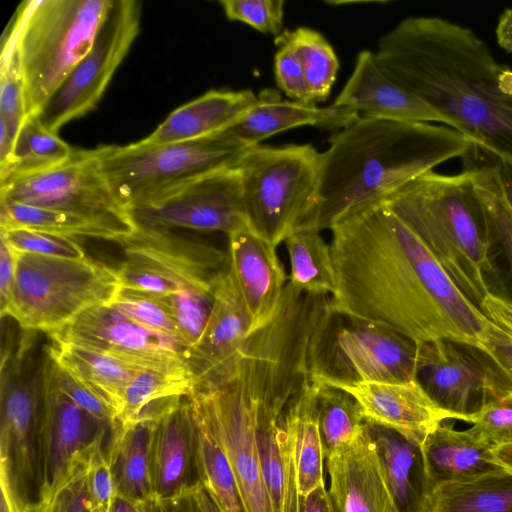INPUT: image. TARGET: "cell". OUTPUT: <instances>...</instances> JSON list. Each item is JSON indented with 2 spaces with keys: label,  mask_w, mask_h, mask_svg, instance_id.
Wrapping results in <instances>:
<instances>
[{
  "label": "cell",
  "mask_w": 512,
  "mask_h": 512,
  "mask_svg": "<svg viewBox=\"0 0 512 512\" xmlns=\"http://www.w3.org/2000/svg\"><path fill=\"white\" fill-rule=\"evenodd\" d=\"M374 55L453 129L512 162V68L471 29L436 16L407 17L379 38Z\"/></svg>",
  "instance_id": "7a4b0ae2"
},
{
  "label": "cell",
  "mask_w": 512,
  "mask_h": 512,
  "mask_svg": "<svg viewBox=\"0 0 512 512\" xmlns=\"http://www.w3.org/2000/svg\"><path fill=\"white\" fill-rule=\"evenodd\" d=\"M327 468L337 512H395L365 425L355 443L327 458Z\"/></svg>",
  "instance_id": "4316f807"
},
{
  "label": "cell",
  "mask_w": 512,
  "mask_h": 512,
  "mask_svg": "<svg viewBox=\"0 0 512 512\" xmlns=\"http://www.w3.org/2000/svg\"><path fill=\"white\" fill-rule=\"evenodd\" d=\"M462 158L473 178L487 222L486 288L488 293L512 304V209L502 189L498 157L473 144Z\"/></svg>",
  "instance_id": "ffe728a7"
},
{
  "label": "cell",
  "mask_w": 512,
  "mask_h": 512,
  "mask_svg": "<svg viewBox=\"0 0 512 512\" xmlns=\"http://www.w3.org/2000/svg\"><path fill=\"white\" fill-rule=\"evenodd\" d=\"M227 237L230 272L254 331L273 318L288 278L276 246L250 229Z\"/></svg>",
  "instance_id": "7402d4cb"
},
{
  "label": "cell",
  "mask_w": 512,
  "mask_h": 512,
  "mask_svg": "<svg viewBox=\"0 0 512 512\" xmlns=\"http://www.w3.org/2000/svg\"><path fill=\"white\" fill-rule=\"evenodd\" d=\"M151 482L156 500L189 495L203 484L197 425L187 396L156 423Z\"/></svg>",
  "instance_id": "d6986e66"
},
{
  "label": "cell",
  "mask_w": 512,
  "mask_h": 512,
  "mask_svg": "<svg viewBox=\"0 0 512 512\" xmlns=\"http://www.w3.org/2000/svg\"><path fill=\"white\" fill-rule=\"evenodd\" d=\"M319 383L312 376L292 399L289 425L294 446L298 490L301 498L325 485L324 451L318 422Z\"/></svg>",
  "instance_id": "1f68e13d"
},
{
  "label": "cell",
  "mask_w": 512,
  "mask_h": 512,
  "mask_svg": "<svg viewBox=\"0 0 512 512\" xmlns=\"http://www.w3.org/2000/svg\"><path fill=\"white\" fill-rule=\"evenodd\" d=\"M427 512H512V471L439 484L431 492Z\"/></svg>",
  "instance_id": "d6a6232c"
},
{
  "label": "cell",
  "mask_w": 512,
  "mask_h": 512,
  "mask_svg": "<svg viewBox=\"0 0 512 512\" xmlns=\"http://www.w3.org/2000/svg\"><path fill=\"white\" fill-rule=\"evenodd\" d=\"M141 2L113 0L90 51L36 115L57 133L65 124L94 110L141 26Z\"/></svg>",
  "instance_id": "9a60e30c"
},
{
  "label": "cell",
  "mask_w": 512,
  "mask_h": 512,
  "mask_svg": "<svg viewBox=\"0 0 512 512\" xmlns=\"http://www.w3.org/2000/svg\"><path fill=\"white\" fill-rule=\"evenodd\" d=\"M111 428L56 387L47 372L46 360L42 422V495L53 490L67 475L75 458L105 439Z\"/></svg>",
  "instance_id": "ac0fdd59"
},
{
  "label": "cell",
  "mask_w": 512,
  "mask_h": 512,
  "mask_svg": "<svg viewBox=\"0 0 512 512\" xmlns=\"http://www.w3.org/2000/svg\"><path fill=\"white\" fill-rule=\"evenodd\" d=\"M45 346L50 357L104 403L118 422L125 390L135 373L144 368L63 341L50 339Z\"/></svg>",
  "instance_id": "f546056e"
},
{
  "label": "cell",
  "mask_w": 512,
  "mask_h": 512,
  "mask_svg": "<svg viewBox=\"0 0 512 512\" xmlns=\"http://www.w3.org/2000/svg\"><path fill=\"white\" fill-rule=\"evenodd\" d=\"M419 343L389 328L331 308L313 350L312 378L321 384L415 380Z\"/></svg>",
  "instance_id": "7c38bea8"
},
{
  "label": "cell",
  "mask_w": 512,
  "mask_h": 512,
  "mask_svg": "<svg viewBox=\"0 0 512 512\" xmlns=\"http://www.w3.org/2000/svg\"><path fill=\"white\" fill-rule=\"evenodd\" d=\"M96 444L78 455L64 479L53 490L43 493L40 501L25 512H91L86 475Z\"/></svg>",
  "instance_id": "b9f144b4"
},
{
  "label": "cell",
  "mask_w": 512,
  "mask_h": 512,
  "mask_svg": "<svg viewBox=\"0 0 512 512\" xmlns=\"http://www.w3.org/2000/svg\"><path fill=\"white\" fill-rule=\"evenodd\" d=\"M14 252V284L4 317L22 330L50 334L94 306L109 305L121 288L117 268L88 256Z\"/></svg>",
  "instance_id": "ba28073f"
},
{
  "label": "cell",
  "mask_w": 512,
  "mask_h": 512,
  "mask_svg": "<svg viewBox=\"0 0 512 512\" xmlns=\"http://www.w3.org/2000/svg\"><path fill=\"white\" fill-rule=\"evenodd\" d=\"M249 148L224 130L190 141L158 145L138 141L94 151L112 190L131 209L165 190L236 166Z\"/></svg>",
  "instance_id": "8fae6325"
},
{
  "label": "cell",
  "mask_w": 512,
  "mask_h": 512,
  "mask_svg": "<svg viewBox=\"0 0 512 512\" xmlns=\"http://www.w3.org/2000/svg\"><path fill=\"white\" fill-rule=\"evenodd\" d=\"M300 512H337V509L329 491L323 485L301 498Z\"/></svg>",
  "instance_id": "db71d44e"
},
{
  "label": "cell",
  "mask_w": 512,
  "mask_h": 512,
  "mask_svg": "<svg viewBox=\"0 0 512 512\" xmlns=\"http://www.w3.org/2000/svg\"><path fill=\"white\" fill-rule=\"evenodd\" d=\"M225 16L263 34L278 36L283 31V0H221Z\"/></svg>",
  "instance_id": "f6af8a7d"
},
{
  "label": "cell",
  "mask_w": 512,
  "mask_h": 512,
  "mask_svg": "<svg viewBox=\"0 0 512 512\" xmlns=\"http://www.w3.org/2000/svg\"><path fill=\"white\" fill-rule=\"evenodd\" d=\"M0 228H25L69 238L86 237L119 243L125 237L102 223L63 211L0 200Z\"/></svg>",
  "instance_id": "d590c367"
},
{
  "label": "cell",
  "mask_w": 512,
  "mask_h": 512,
  "mask_svg": "<svg viewBox=\"0 0 512 512\" xmlns=\"http://www.w3.org/2000/svg\"><path fill=\"white\" fill-rule=\"evenodd\" d=\"M156 510L157 512H195L191 494L170 500H156Z\"/></svg>",
  "instance_id": "6f0895ef"
},
{
  "label": "cell",
  "mask_w": 512,
  "mask_h": 512,
  "mask_svg": "<svg viewBox=\"0 0 512 512\" xmlns=\"http://www.w3.org/2000/svg\"><path fill=\"white\" fill-rule=\"evenodd\" d=\"M330 230L335 312L417 343L451 339L481 346L491 321L384 200L352 212Z\"/></svg>",
  "instance_id": "6da1fadb"
},
{
  "label": "cell",
  "mask_w": 512,
  "mask_h": 512,
  "mask_svg": "<svg viewBox=\"0 0 512 512\" xmlns=\"http://www.w3.org/2000/svg\"><path fill=\"white\" fill-rule=\"evenodd\" d=\"M109 305L140 325L170 335L182 343L172 307L167 299L120 288Z\"/></svg>",
  "instance_id": "7bdbcfd3"
},
{
  "label": "cell",
  "mask_w": 512,
  "mask_h": 512,
  "mask_svg": "<svg viewBox=\"0 0 512 512\" xmlns=\"http://www.w3.org/2000/svg\"><path fill=\"white\" fill-rule=\"evenodd\" d=\"M493 454L499 465L512 471V445L494 449Z\"/></svg>",
  "instance_id": "6125c7cd"
},
{
  "label": "cell",
  "mask_w": 512,
  "mask_h": 512,
  "mask_svg": "<svg viewBox=\"0 0 512 512\" xmlns=\"http://www.w3.org/2000/svg\"><path fill=\"white\" fill-rule=\"evenodd\" d=\"M198 512H225L211 491L205 486H199L191 493Z\"/></svg>",
  "instance_id": "9f6ffc18"
},
{
  "label": "cell",
  "mask_w": 512,
  "mask_h": 512,
  "mask_svg": "<svg viewBox=\"0 0 512 512\" xmlns=\"http://www.w3.org/2000/svg\"><path fill=\"white\" fill-rule=\"evenodd\" d=\"M16 257L13 249L1 239L0 244V310L1 317L6 314L15 277Z\"/></svg>",
  "instance_id": "816d5d0a"
},
{
  "label": "cell",
  "mask_w": 512,
  "mask_h": 512,
  "mask_svg": "<svg viewBox=\"0 0 512 512\" xmlns=\"http://www.w3.org/2000/svg\"><path fill=\"white\" fill-rule=\"evenodd\" d=\"M0 183V200L78 215L115 229L125 239L138 229L130 209L112 190L94 149H74L56 167Z\"/></svg>",
  "instance_id": "4fadbf2b"
},
{
  "label": "cell",
  "mask_w": 512,
  "mask_h": 512,
  "mask_svg": "<svg viewBox=\"0 0 512 512\" xmlns=\"http://www.w3.org/2000/svg\"><path fill=\"white\" fill-rule=\"evenodd\" d=\"M284 243L290 264L288 283L298 292L332 295L335 291L332 253L320 231L296 229Z\"/></svg>",
  "instance_id": "e575fe53"
},
{
  "label": "cell",
  "mask_w": 512,
  "mask_h": 512,
  "mask_svg": "<svg viewBox=\"0 0 512 512\" xmlns=\"http://www.w3.org/2000/svg\"><path fill=\"white\" fill-rule=\"evenodd\" d=\"M118 244L123 260L154 272L172 287L170 304L189 353L206 327L217 283L229 270L228 251L176 229L142 225Z\"/></svg>",
  "instance_id": "9c48e42d"
},
{
  "label": "cell",
  "mask_w": 512,
  "mask_h": 512,
  "mask_svg": "<svg viewBox=\"0 0 512 512\" xmlns=\"http://www.w3.org/2000/svg\"><path fill=\"white\" fill-rule=\"evenodd\" d=\"M144 512H157L156 500L154 498L144 502Z\"/></svg>",
  "instance_id": "e7e4bbea"
},
{
  "label": "cell",
  "mask_w": 512,
  "mask_h": 512,
  "mask_svg": "<svg viewBox=\"0 0 512 512\" xmlns=\"http://www.w3.org/2000/svg\"><path fill=\"white\" fill-rule=\"evenodd\" d=\"M47 372L55 383L56 387L65 395H67L72 401H74L78 406L99 420L109 424L111 427L115 425L117 422L116 418L108 409V407L83 385H81L76 379H74L65 369L57 364L50 357L48 352Z\"/></svg>",
  "instance_id": "681fc988"
},
{
  "label": "cell",
  "mask_w": 512,
  "mask_h": 512,
  "mask_svg": "<svg viewBox=\"0 0 512 512\" xmlns=\"http://www.w3.org/2000/svg\"><path fill=\"white\" fill-rule=\"evenodd\" d=\"M191 498H192V496H191ZM192 501H193V499H192ZM193 505H194L195 512H198V509H197V507H196V505H195L194 501H193Z\"/></svg>",
  "instance_id": "03108f58"
},
{
  "label": "cell",
  "mask_w": 512,
  "mask_h": 512,
  "mask_svg": "<svg viewBox=\"0 0 512 512\" xmlns=\"http://www.w3.org/2000/svg\"><path fill=\"white\" fill-rule=\"evenodd\" d=\"M468 422L493 450L512 445V394L486 403Z\"/></svg>",
  "instance_id": "bcb514c9"
},
{
  "label": "cell",
  "mask_w": 512,
  "mask_h": 512,
  "mask_svg": "<svg viewBox=\"0 0 512 512\" xmlns=\"http://www.w3.org/2000/svg\"><path fill=\"white\" fill-rule=\"evenodd\" d=\"M158 419L116 422L105 451L115 479L117 496L137 502L154 498L151 482V445Z\"/></svg>",
  "instance_id": "4dcf8cb0"
},
{
  "label": "cell",
  "mask_w": 512,
  "mask_h": 512,
  "mask_svg": "<svg viewBox=\"0 0 512 512\" xmlns=\"http://www.w3.org/2000/svg\"><path fill=\"white\" fill-rule=\"evenodd\" d=\"M14 149V140L4 122L0 121V172L10 163Z\"/></svg>",
  "instance_id": "680465c9"
},
{
  "label": "cell",
  "mask_w": 512,
  "mask_h": 512,
  "mask_svg": "<svg viewBox=\"0 0 512 512\" xmlns=\"http://www.w3.org/2000/svg\"><path fill=\"white\" fill-rule=\"evenodd\" d=\"M415 380L451 418L465 422L512 394L510 378L485 350L451 339L419 343Z\"/></svg>",
  "instance_id": "5bb4252c"
},
{
  "label": "cell",
  "mask_w": 512,
  "mask_h": 512,
  "mask_svg": "<svg viewBox=\"0 0 512 512\" xmlns=\"http://www.w3.org/2000/svg\"><path fill=\"white\" fill-rule=\"evenodd\" d=\"M421 448L431 490L442 483L468 482L505 469L497 463L492 447L471 428L459 431L441 423Z\"/></svg>",
  "instance_id": "f1b7e54d"
},
{
  "label": "cell",
  "mask_w": 512,
  "mask_h": 512,
  "mask_svg": "<svg viewBox=\"0 0 512 512\" xmlns=\"http://www.w3.org/2000/svg\"><path fill=\"white\" fill-rule=\"evenodd\" d=\"M48 336L139 368L191 375L186 346L170 335L140 325L111 305L94 306Z\"/></svg>",
  "instance_id": "e0dca14e"
},
{
  "label": "cell",
  "mask_w": 512,
  "mask_h": 512,
  "mask_svg": "<svg viewBox=\"0 0 512 512\" xmlns=\"http://www.w3.org/2000/svg\"><path fill=\"white\" fill-rule=\"evenodd\" d=\"M358 116L357 112L334 104L319 107L282 99L278 90L265 88L256 95L247 113L226 131L253 147L275 134L305 125L340 130Z\"/></svg>",
  "instance_id": "d4e9b609"
},
{
  "label": "cell",
  "mask_w": 512,
  "mask_h": 512,
  "mask_svg": "<svg viewBox=\"0 0 512 512\" xmlns=\"http://www.w3.org/2000/svg\"><path fill=\"white\" fill-rule=\"evenodd\" d=\"M35 331L24 330L2 350L0 393V486L17 512L43 492V398L47 352L36 350Z\"/></svg>",
  "instance_id": "8992f818"
},
{
  "label": "cell",
  "mask_w": 512,
  "mask_h": 512,
  "mask_svg": "<svg viewBox=\"0 0 512 512\" xmlns=\"http://www.w3.org/2000/svg\"><path fill=\"white\" fill-rule=\"evenodd\" d=\"M333 104L366 117L436 122L453 128L446 117L386 74L370 50L358 53L352 74Z\"/></svg>",
  "instance_id": "603a6c76"
},
{
  "label": "cell",
  "mask_w": 512,
  "mask_h": 512,
  "mask_svg": "<svg viewBox=\"0 0 512 512\" xmlns=\"http://www.w3.org/2000/svg\"><path fill=\"white\" fill-rule=\"evenodd\" d=\"M252 331L249 314L229 267L217 283L206 327L187 356L192 387L230 363Z\"/></svg>",
  "instance_id": "cb8c5ba5"
},
{
  "label": "cell",
  "mask_w": 512,
  "mask_h": 512,
  "mask_svg": "<svg viewBox=\"0 0 512 512\" xmlns=\"http://www.w3.org/2000/svg\"><path fill=\"white\" fill-rule=\"evenodd\" d=\"M113 0H27L18 49L26 114L37 115L90 51Z\"/></svg>",
  "instance_id": "52a82bcc"
},
{
  "label": "cell",
  "mask_w": 512,
  "mask_h": 512,
  "mask_svg": "<svg viewBox=\"0 0 512 512\" xmlns=\"http://www.w3.org/2000/svg\"><path fill=\"white\" fill-rule=\"evenodd\" d=\"M138 225L233 232L249 229L236 166L217 170L165 190L133 206Z\"/></svg>",
  "instance_id": "2e32d148"
},
{
  "label": "cell",
  "mask_w": 512,
  "mask_h": 512,
  "mask_svg": "<svg viewBox=\"0 0 512 512\" xmlns=\"http://www.w3.org/2000/svg\"><path fill=\"white\" fill-rule=\"evenodd\" d=\"M498 167L502 189L512 209V162L498 158Z\"/></svg>",
  "instance_id": "91938a15"
},
{
  "label": "cell",
  "mask_w": 512,
  "mask_h": 512,
  "mask_svg": "<svg viewBox=\"0 0 512 512\" xmlns=\"http://www.w3.org/2000/svg\"><path fill=\"white\" fill-rule=\"evenodd\" d=\"M317 409L326 459L351 446L363 433L361 408L344 390L319 383Z\"/></svg>",
  "instance_id": "74e56055"
},
{
  "label": "cell",
  "mask_w": 512,
  "mask_h": 512,
  "mask_svg": "<svg viewBox=\"0 0 512 512\" xmlns=\"http://www.w3.org/2000/svg\"><path fill=\"white\" fill-rule=\"evenodd\" d=\"M383 200L481 310L488 294V228L470 171L446 175L431 170Z\"/></svg>",
  "instance_id": "5b68a950"
},
{
  "label": "cell",
  "mask_w": 512,
  "mask_h": 512,
  "mask_svg": "<svg viewBox=\"0 0 512 512\" xmlns=\"http://www.w3.org/2000/svg\"><path fill=\"white\" fill-rule=\"evenodd\" d=\"M279 35L292 44L300 58L311 103L325 101L340 67L331 44L309 27L284 29Z\"/></svg>",
  "instance_id": "f35d334b"
},
{
  "label": "cell",
  "mask_w": 512,
  "mask_h": 512,
  "mask_svg": "<svg viewBox=\"0 0 512 512\" xmlns=\"http://www.w3.org/2000/svg\"><path fill=\"white\" fill-rule=\"evenodd\" d=\"M256 94L249 90H210L175 109L146 138L158 145L190 141L220 133L237 123L253 106Z\"/></svg>",
  "instance_id": "83f0119b"
},
{
  "label": "cell",
  "mask_w": 512,
  "mask_h": 512,
  "mask_svg": "<svg viewBox=\"0 0 512 512\" xmlns=\"http://www.w3.org/2000/svg\"><path fill=\"white\" fill-rule=\"evenodd\" d=\"M18 43V34L4 36L0 56V121L14 142L27 117Z\"/></svg>",
  "instance_id": "60d3db41"
},
{
  "label": "cell",
  "mask_w": 512,
  "mask_h": 512,
  "mask_svg": "<svg viewBox=\"0 0 512 512\" xmlns=\"http://www.w3.org/2000/svg\"><path fill=\"white\" fill-rule=\"evenodd\" d=\"M110 512H144V503L117 496Z\"/></svg>",
  "instance_id": "94428289"
},
{
  "label": "cell",
  "mask_w": 512,
  "mask_h": 512,
  "mask_svg": "<svg viewBox=\"0 0 512 512\" xmlns=\"http://www.w3.org/2000/svg\"><path fill=\"white\" fill-rule=\"evenodd\" d=\"M3 239L16 252L81 259L85 250L74 238L25 228L1 229Z\"/></svg>",
  "instance_id": "ee69618b"
},
{
  "label": "cell",
  "mask_w": 512,
  "mask_h": 512,
  "mask_svg": "<svg viewBox=\"0 0 512 512\" xmlns=\"http://www.w3.org/2000/svg\"><path fill=\"white\" fill-rule=\"evenodd\" d=\"M328 142L314 207L298 229H331L437 165L465 156L474 144L445 125L361 115Z\"/></svg>",
  "instance_id": "3957f363"
},
{
  "label": "cell",
  "mask_w": 512,
  "mask_h": 512,
  "mask_svg": "<svg viewBox=\"0 0 512 512\" xmlns=\"http://www.w3.org/2000/svg\"><path fill=\"white\" fill-rule=\"evenodd\" d=\"M192 411L198 431L203 485L225 512H246L236 476L222 444L203 418L193 408Z\"/></svg>",
  "instance_id": "ab89813d"
},
{
  "label": "cell",
  "mask_w": 512,
  "mask_h": 512,
  "mask_svg": "<svg viewBox=\"0 0 512 512\" xmlns=\"http://www.w3.org/2000/svg\"><path fill=\"white\" fill-rule=\"evenodd\" d=\"M328 386L349 393L359 404L366 421L395 430L420 445L445 419L451 418L416 380L331 383Z\"/></svg>",
  "instance_id": "44dd1931"
},
{
  "label": "cell",
  "mask_w": 512,
  "mask_h": 512,
  "mask_svg": "<svg viewBox=\"0 0 512 512\" xmlns=\"http://www.w3.org/2000/svg\"><path fill=\"white\" fill-rule=\"evenodd\" d=\"M287 321L279 308L254 330L233 360L187 395L222 444L233 468L246 512H275L256 441L258 402Z\"/></svg>",
  "instance_id": "277c9868"
},
{
  "label": "cell",
  "mask_w": 512,
  "mask_h": 512,
  "mask_svg": "<svg viewBox=\"0 0 512 512\" xmlns=\"http://www.w3.org/2000/svg\"><path fill=\"white\" fill-rule=\"evenodd\" d=\"M481 312L493 324L512 336V304L487 294L481 305Z\"/></svg>",
  "instance_id": "f5cc1de1"
},
{
  "label": "cell",
  "mask_w": 512,
  "mask_h": 512,
  "mask_svg": "<svg viewBox=\"0 0 512 512\" xmlns=\"http://www.w3.org/2000/svg\"><path fill=\"white\" fill-rule=\"evenodd\" d=\"M107 438L95 445L88 463L86 480L91 512H110L117 497L115 479L105 451Z\"/></svg>",
  "instance_id": "7dc6e473"
},
{
  "label": "cell",
  "mask_w": 512,
  "mask_h": 512,
  "mask_svg": "<svg viewBox=\"0 0 512 512\" xmlns=\"http://www.w3.org/2000/svg\"><path fill=\"white\" fill-rule=\"evenodd\" d=\"M274 43L278 47L274 56V76L278 88L293 101L312 104L295 48L280 35L275 37Z\"/></svg>",
  "instance_id": "c3c4849f"
},
{
  "label": "cell",
  "mask_w": 512,
  "mask_h": 512,
  "mask_svg": "<svg viewBox=\"0 0 512 512\" xmlns=\"http://www.w3.org/2000/svg\"><path fill=\"white\" fill-rule=\"evenodd\" d=\"M498 45L508 53H512V8H506L500 14L495 29Z\"/></svg>",
  "instance_id": "11a10c76"
},
{
  "label": "cell",
  "mask_w": 512,
  "mask_h": 512,
  "mask_svg": "<svg viewBox=\"0 0 512 512\" xmlns=\"http://www.w3.org/2000/svg\"><path fill=\"white\" fill-rule=\"evenodd\" d=\"M480 348L503 368L512 382V336L490 322Z\"/></svg>",
  "instance_id": "f907efd6"
},
{
  "label": "cell",
  "mask_w": 512,
  "mask_h": 512,
  "mask_svg": "<svg viewBox=\"0 0 512 512\" xmlns=\"http://www.w3.org/2000/svg\"><path fill=\"white\" fill-rule=\"evenodd\" d=\"M395 512H427L431 487L421 445L395 430L365 420Z\"/></svg>",
  "instance_id": "484cf974"
},
{
  "label": "cell",
  "mask_w": 512,
  "mask_h": 512,
  "mask_svg": "<svg viewBox=\"0 0 512 512\" xmlns=\"http://www.w3.org/2000/svg\"><path fill=\"white\" fill-rule=\"evenodd\" d=\"M320 156L311 144L257 145L236 165L249 229L278 246L315 204Z\"/></svg>",
  "instance_id": "30bf717a"
},
{
  "label": "cell",
  "mask_w": 512,
  "mask_h": 512,
  "mask_svg": "<svg viewBox=\"0 0 512 512\" xmlns=\"http://www.w3.org/2000/svg\"><path fill=\"white\" fill-rule=\"evenodd\" d=\"M73 150L57 133L43 126L36 115H28L15 139L10 163L0 172V182L56 167Z\"/></svg>",
  "instance_id": "8d00e7d4"
},
{
  "label": "cell",
  "mask_w": 512,
  "mask_h": 512,
  "mask_svg": "<svg viewBox=\"0 0 512 512\" xmlns=\"http://www.w3.org/2000/svg\"><path fill=\"white\" fill-rule=\"evenodd\" d=\"M0 512H17L12 504L8 492L3 487H1Z\"/></svg>",
  "instance_id": "be15d7a7"
},
{
  "label": "cell",
  "mask_w": 512,
  "mask_h": 512,
  "mask_svg": "<svg viewBox=\"0 0 512 512\" xmlns=\"http://www.w3.org/2000/svg\"><path fill=\"white\" fill-rule=\"evenodd\" d=\"M190 374L140 369L130 380L124 395L119 423L159 419L192 389Z\"/></svg>",
  "instance_id": "836d02e7"
}]
</instances>
